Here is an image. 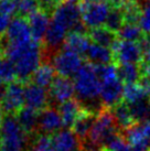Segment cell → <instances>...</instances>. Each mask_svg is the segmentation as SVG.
Masks as SVG:
<instances>
[{
    "instance_id": "1",
    "label": "cell",
    "mask_w": 150,
    "mask_h": 151,
    "mask_svg": "<svg viewBox=\"0 0 150 151\" xmlns=\"http://www.w3.org/2000/svg\"><path fill=\"white\" fill-rule=\"evenodd\" d=\"M4 52L6 56L9 58L14 64L17 71L18 81L27 84L35 70L41 65L44 58L43 46L41 43L31 41L23 45H4Z\"/></svg>"
},
{
    "instance_id": "2",
    "label": "cell",
    "mask_w": 150,
    "mask_h": 151,
    "mask_svg": "<svg viewBox=\"0 0 150 151\" xmlns=\"http://www.w3.org/2000/svg\"><path fill=\"white\" fill-rule=\"evenodd\" d=\"M73 80L75 94L84 107H86L87 104L93 105L100 98L102 83L98 76L96 75L93 64H84L82 68L77 72V74L73 77Z\"/></svg>"
},
{
    "instance_id": "3",
    "label": "cell",
    "mask_w": 150,
    "mask_h": 151,
    "mask_svg": "<svg viewBox=\"0 0 150 151\" xmlns=\"http://www.w3.org/2000/svg\"><path fill=\"white\" fill-rule=\"evenodd\" d=\"M1 151H29L31 137L22 129L16 115H7L0 126Z\"/></svg>"
},
{
    "instance_id": "4",
    "label": "cell",
    "mask_w": 150,
    "mask_h": 151,
    "mask_svg": "<svg viewBox=\"0 0 150 151\" xmlns=\"http://www.w3.org/2000/svg\"><path fill=\"white\" fill-rule=\"evenodd\" d=\"M79 6L82 13V21L88 29L104 25L110 11V6L107 1L82 0Z\"/></svg>"
},
{
    "instance_id": "5",
    "label": "cell",
    "mask_w": 150,
    "mask_h": 151,
    "mask_svg": "<svg viewBox=\"0 0 150 151\" xmlns=\"http://www.w3.org/2000/svg\"><path fill=\"white\" fill-rule=\"evenodd\" d=\"M53 66L58 75L74 77L84 64V58L72 51L63 49L53 56Z\"/></svg>"
},
{
    "instance_id": "6",
    "label": "cell",
    "mask_w": 150,
    "mask_h": 151,
    "mask_svg": "<svg viewBox=\"0 0 150 151\" xmlns=\"http://www.w3.org/2000/svg\"><path fill=\"white\" fill-rule=\"evenodd\" d=\"M2 38L4 40V44L0 42L2 47L6 44L23 45V44H28L31 41H33L28 19L20 17V16L13 18L9 24L7 32Z\"/></svg>"
},
{
    "instance_id": "7",
    "label": "cell",
    "mask_w": 150,
    "mask_h": 151,
    "mask_svg": "<svg viewBox=\"0 0 150 151\" xmlns=\"http://www.w3.org/2000/svg\"><path fill=\"white\" fill-rule=\"evenodd\" d=\"M114 54V63H136L140 64L142 60V50L138 42L117 40L112 47Z\"/></svg>"
},
{
    "instance_id": "8",
    "label": "cell",
    "mask_w": 150,
    "mask_h": 151,
    "mask_svg": "<svg viewBox=\"0 0 150 151\" xmlns=\"http://www.w3.org/2000/svg\"><path fill=\"white\" fill-rule=\"evenodd\" d=\"M25 86L20 81L9 83L7 93L1 101V106L7 115H16L25 105Z\"/></svg>"
},
{
    "instance_id": "9",
    "label": "cell",
    "mask_w": 150,
    "mask_h": 151,
    "mask_svg": "<svg viewBox=\"0 0 150 151\" xmlns=\"http://www.w3.org/2000/svg\"><path fill=\"white\" fill-rule=\"evenodd\" d=\"M67 33H69V30L64 25H62L54 19H52L42 42L44 55H49L53 53L54 51L58 50L61 45L64 44Z\"/></svg>"
},
{
    "instance_id": "10",
    "label": "cell",
    "mask_w": 150,
    "mask_h": 151,
    "mask_svg": "<svg viewBox=\"0 0 150 151\" xmlns=\"http://www.w3.org/2000/svg\"><path fill=\"white\" fill-rule=\"evenodd\" d=\"M75 95L74 81L70 77L56 75L54 81L49 87V96L50 103L53 101L55 104H62L64 101L72 99Z\"/></svg>"
},
{
    "instance_id": "11",
    "label": "cell",
    "mask_w": 150,
    "mask_h": 151,
    "mask_svg": "<svg viewBox=\"0 0 150 151\" xmlns=\"http://www.w3.org/2000/svg\"><path fill=\"white\" fill-rule=\"evenodd\" d=\"M25 105L37 111L45 109L50 105L49 91L32 82H28L25 86Z\"/></svg>"
},
{
    "instance_id": "12",
    "label": "cell",
    "mask_w": 150,
    "mask_h": 151,
    "mask_svg": "<svg viewBox=\"0 0 150 151\" xmlns=\"http://www.w3.org/2000/svg\"><path fill=\"white\" fill-rule=\"evenodd\" d=\"M124 86L125 84L120 82L118 77L103 82L100 94L102 105L107 108H112L116 104L120 103L124 98Z\"/></svg>"
},
{
    "instance_id": "13",
    "label": "cell",
    "mask_w": 150,
    "mask_h": 151,
    "mask_svg": "<svg viewBox=\"0 0 150 151\" xmlns=\"http://www.w3.org/2000/svg\"><path fill=\"white\" fill-rule=\"evenodd\" d=\"M62 128H64V126L58 109L49 106L45 109L39 111V122H38L39 134L52 136L55 132L60 131Z\"/></svg>"
},
{
    "instance_id": "14",
    "label": "cell",
    "mask_w": 150,
    "mask_h": 151,
    "mask_svg": "<svg viewBox=\"0 0 150 151\" xmlns=\"http://www.w3.org/2000/svg\"><path fill=\"white\" fill-rule=\"evenodd\" d=\"M54 151H82V143L72 129H61L51 136Z\"/></svg>"
},
{
    "instance_id": "15",
    "label": "cell",
    "mask_w": 150,
    "mask_h": 151,
    "mask_svg": "<svg viewBox=\"0 0 150 151\" xmlns=\"http://www.w3.org/2000/svg\"><path fill=\"white\" fill-rule=\"evenodd\" d=\"M49 13L39 9L38 11L32 13L28 19L30 24V30L32 34V40L35 42L42 43L43 39L45 37V33L48 31L49 24H50V19H49Z\"/></svg>"
},
{
    "instance_id": "16",
    "label": "cell",
    "mask_w": 150,
    "mask_h": 151,
    "mask_svg": "<svg viewBox=\"0 0 150 151\" xmlns=\"http://www.w3.org/2000/svg\"><path fill=\"white\" fill-rule=\"evenodd\" d=\"M91 44H92V40L88 37V33L70 31L65 38L63 49L72 51L84 58V54L86 53V51Z\"/></svg>"
},
{
    "instance_id": "17",
    "label": "cell",
    "mask_w": 150,
    "mask_h": 151,
    "mask_svg": "<svg viewBox=\"0 0 150 151\" xmlns=\"http://www.w3.org/2000/svg\"><path fill=\"white\" fill-rule=\"evenodd\" d=\"M96 117H97V113L84 107L79 117L76 118L74 125L72 127V130L81 141L87 138L88 134L96 120Z\"/></svg>"
},
{
    "instance_id": "18",
    "label": "cell",
    "mask_w": 150,
    "mask_h": 151,
    "mask_svg": "<svg viewBox=\"0 0 150 151\" xmlns=\"http://www.w3.org/2000/svg\"><path fill=\"white\" fill-rule=\"evenodd\" d=\"M84 106L79 99H69L58 105V113L62 118L63 126L65 129H72L76 118L79 117L81 111L83 110Z\"/></svg>"
},
{
    "instance_id": "19",
    "label": "cell",
    "mask_w": 150,
    "mask_h": 151,
    "mask_svg": "<svg viewBox=\"0 0 150 151\" xmlns=\"http://www.w3.org/2000/svg\"><path fill=\"white\" fill-rule=\"evenodd\" d=\"M84 60L93 65H104L114 63V54L112 49L92 42L86 53L84 54Z\"/></svg>"
},
{
    "instance_id": "20",
    "label": "cell",
    "mask_w": 150,
    "mask_h": 151,
    "mask_svg": "<svg viewBox=\"0 0 150 151\" xmlns=\"http://www.w3.org/2000/svg\"><path fill=\"white\" fill-rule=\"evenodd\" d=\"M18 122L30 137H33L34 134H39L38 131V122H39V111L30 107H22L16 114Z\"/></svg>"
},
{
    "instance_id": "21",
    "label": "cell",
    "mask_w": 150,
    "mask_h": 151,
    "mask_svg": "<svg viewBox=\"0 0 150 151\" xmlns=\"http://www.w3.org/2000/svg\"><path fill=\"white\" fill-rule=\"evenodd\" d=\"M87 33L93 43H96V44L105 46V47H109V49H112L118 40L116 32L106 28L105 25L92 28L88 30Z\"/></svg>"
},
{
    "instance_id": "22",
    "label": "cell",
    "mask_w": 150,
    "mask_h": 151,
    "mask_svg": "<svg viewBox=\"0 0 150 151\" xmlns=\"http://www.w3.org/2000/svg\"><path fill=\"white\" fill-rule=\"evenodd\" d=\"M56 75H58V73L55 71L53 64L44 62L38 67L35 72L32 74L30 82H32L43 88H49L52 84V82L56 77Z\"/></svg>"
},
{
    "instance_id": "23",
    "label": "cell",
    "mask_w": 150,
    "mask_h": 151,
    "mask_svg": "<svg viewBox=\"0 0 150 151\" xmlns=\"http://www.w3.org/2000/svg\"><path fill=\"white\" fill-rule=\"evenodd\" d=\"M110 109H112V113L114 115V117L116 119L117 126L119 128V131L127 129L128 127H130L131 125H133L136 122L133 120L129 105L125 101H121L120 103L116 104Z\"/></svg>"
},
{
    "instance_id": "24",
    "label": "cell",
    "mask_w": 150,
    "mask_h": 151,
    "mask_svg": "<svg viewBox=\"0 0 150 151\" xmlns=\"http://www.w3.org/2000/svg\"><path fill=\"white\" fill-rule=\"evenodd\" d=\"M117 76L124 84L137 83L141 77V68L140 64L136 63H124L116 64Z\"/></svg>"
},
{
    "instance_id": "25",
    "label": "cell",
    "mask_w": 150,
    "mask_h": 151,
    "mask_svg": "<svg viewBox=\"0 0 150 151\" xmlns=\"http://www.w3.org/2000/svg\"><path fill=\"white\" fill-rule=\"evenodd\" d=\"M148 95H149L148 92L138 82L131 83V84H125L123 101H125L127 104H133L148 98Z\"/></svg>"
},
{
    "instance_id": "26",
    "label": "cell",
    "mask_w": 150,
    "mask_h": 151,
    "mask_svg": "<svg viewBox=\"0 0 150 151\" xmlns=\"http://www.w3.org/2000/svg\"><path fill=\"white\" fill-rule=\"evenodd\" d=\"M121 10H123L125 23L139 24V20L142 12V7L139 1H125L121 7Z\"/></svg>"
},
{
    "instance_id": "27",
    "label": "cell",
    "mask_w": 150,
    "mask_h": 151,
    "mask_svg": "<svg viewBox=\"0 0 150 151\" xmlns=\"http://www.w3.org/2000/svg\"><path fill=\"white\" fill-rule=\"evenodd\" d=\"M128 105L135 122H150V103L148 98Z\"/></svg>"
},
{
    "instance_id": "28",
    "label": "cell",
    "mask_w": 150,
    "mask_h": 151,
    "mask_svg": "<svg viewBox=\"0 0 150 151\" xmlns=\"http://www.w3.org/2000/svg\"><path fill=\"white\" fill-rule=\"evenodd\" d=\"M144 31L137 23H124L120 29L117 31V37L124 41H135L138 42L142 37Z\"/></svg>"
},
{
    "instance_id": "29",
    "label": "cell",
    "mask_w": 150,
    "mask_h": 151,
    "mask_svg": "<svg viewBox=\"0 0 150 151\" xmlns=\"http://www.w3.org/2000/svg\"><path fill=\"white\" fill-rule=\"evenodd\" d=\"M17 80V71L13 62L7 56H0V81L8 84Z\"/></svg>"
},
{
    "instance_id": "30",
    "label": "cell",
    "mask_w": 150,
    "mask_h": 151,
    "mask_svg": "<svg viewBox=\"0 0 150 151\" xmlns=\"http://www.w3.org/2000/svg\"><path fill=\"white\" fill-rule=\"evenodd\" d=\"M29 151H54L51 136L44 134H34L31 137Z\"/></svg>"
},
{
    "instance_id": "31",
    "label": "cell",
    "mask_w": 150,
    "mask_h": 151,
    "mask_svg": "<svg viewBox=\"0 0 150 151\" xmlns=\"http://www.w3.org/2000/svg\"><path fill=\"white\" fill-rule=\"evenodd\" d=\"M124 23H125V20H124V14H123L121 8L110 7V11L104 24L105 27L117 33V31L120 29Z\"/></svg>"
},
{
    "instance_id": "32",
    "label": "cell",
    "mask_w": 150,
    "mask_h": 151,
    "mask_svg": "<svg viewBox=\"0 0 150 151\" xmlns=\"http://www.w3.org/2000/svg\"><path fill=\"white\" fill-rule=\"evenodd\" d=\"M40 9L38 0H19L17 14L23 18H29L32 13Z\"/></svg>"
},
{
    "instance_id": "33",
    "label": "cell",
    "mask_w": 150,
    "mask_h": 151,
    "mask_svg": "<svg viewBox=\"0 0 150 151\" xmlns=\"http://www.w3.org/2000/svg\"><path fill=\"white\" fill-rule=\"evenodd\" d=\"M141 7L142 12L139 20V27L141 28L144 33L150 34V0H144Z\"/></svg>"
},
{
    "instance_id": "34",
    "label": "cell",
    "mask_w": 150,
    "mask_h": 151,
    "mask_svg": "<svg viewBox=\"0 0 150 151\" xmlns=\"http://www.w3.org/2000/svg\"><path fill=\"white\" fill-rule=\"evenodd\" d=\"M18 11V2L14 0H0V13L11 17Z\"/></svg>"
},
{
    "instance_id": "35",
    "label": "cell",
    "mask_w": 150,
    "mask_h": 151,
    "mask_svg": "<svg viewBox=\"0 0 150 151\" xmlns=\"http://www.w3.org/2000/svg\"><path fill=\"white\" fill-rule=\"evenodd\" d=\"M64 1H66V0H38L40 9L45 11L49 14H52L54 12L55 9L61 4H63Z\"/></svg>"
},
{
    "instance_id": "36",
    "label": "cell",
    "mask_w": 150,
    "mask_h": 151,
    "mask_svg": "<svg viewBox=\"0 0 150 151\" xmlns=\"http://www.w3.org/2000/svg\"><path fill=\"white\" fill-rule=\"evenodd\" d=\"M10 22H11V20H10V17H9V16H6V14L0 13V39L6 34Z\"/></svg>"
},
{
    "instance_id": "37",
    "label": "cell",
    "mask_w": 150,
    "mask_h": 151,
    "mask_svg": "<svg viewBox=\"0 0 150 151\" xmlns=\"http://www.w3.org/2000/svg\"><path fill=\"white\" fill-rule=\"evenodd\" d=\"M140 65H142V66H149L150 65V46L148 49L142 51V60Z\"/></svg>"
},
{
    "instance_id": "38",
    "label": "cell",
    "mask_w": 150,
    "mask_h": 151,
    "mask_svg": "<svg viewBox=\"0 0 150 151\" xmlns=\"http://www.w3.org/2000/svg\"><path fill=\"white\" fill-rule=\"evenodd\" d=\"M7 88H8L7 83L0 81V101L4 99V95H6V93H7Z\"/></svg>"
},
{
    "instance_id": "39",
    "label": "cell",
    "mask_w": 150,
    "mask_h": 151,
    "mask_svg": "<svg viewBox=\"0 0 150 151\" xmlns=\"http://www.w3.org/2000/svg\"><path fill=\"white\" fill-rule=\"evenodd\" d=\"M140 68H141V75L142 74H146L150 77V65L149 66H142L140 65Z\"/></svg>"
},
{
    "instance_id": "40",
    "label": "cell",
    "mask_w": 150,
    "mask_h": 151,
    "mask_svg": "<svg viewBox=\"0 0 150 151\" xmlns=\"http://www.w3.org/2000/svg\"><path fill=\"white\" fill-rule=\"evenodd\" d=\"M4 109H2V106H1V104H0V126H1L2 120H4Z\"/></svg>"
},
{
    "instance_id": "41",
    "label": "cell",
    "mask_w": 150,
    "mask_h": 151,
    "mask_svg": "<svg viewBox=\"0 0 150 151\" xmlns=\"http://www.w3.org/2000/svg\"><path fill=\"white\" fill-rule=\"evenodd\" d=\"M2 53H4V49H2V46H1V44H0V56H1Z\"/></svg>"
},
{
    "instance_id": "42",
    "label": "cell",
    "mask_w": 150,
    "mask_h": 151,
    "mask_svg": "<svg viewBox=\"0 0 150 151\" xmlns=\"http://www.w3.org/2000/svg\"><path fill=\"white\" fill-rule=\"evenodd\" d=\"M91 1H105V0H91Z\"/></svg>"
},
{
    "instance_id": "43",
    "label": "cell",
    "mask_w": 150,
    "mask_h": 151,
    "mask_svg": "<svg viewBox=\"0 0 150 151\" xmlns=\"http://www.w3.org/2000/svg\"><path fill=\"white\" fill-rule=\"evenodd\" d=\"M0 151H1V138H0Z\"/></svg>"
},
{
    "instance_id": "44",
    "label": "cell",
    "mask_w": 150,
    "mask_h": 151,
    "mask_svg": "<svg viewBox=\"0 0 150 151\" xmlns=\"http://www.w3.org/2000/svg\"><path fill=\"white\" fill-rule=\"evenodd\" d=\"M148 99H149V103H150V93H149V95H148Z\"/></svg>"
},
{
    "instance_id": "45",
    "label": "cell",
    "mask_w": 150,
    "mask_h": 151,
    "mask_svg": "<svg viewBox=\"0 0 150 151\" xmlns=\"http://www.w3.org/2000/svg\"><path fill=\"white\" fill-rule=\"evenodd\" d=\"M14 1H17V2H18V1H19V0H14Z\"/></svg>"
},
{
    "instance_id": "46",
    "label": "cell",
    "mask_w": 150,
    "mask_h": 151,
    "mask_svg": "<svg viewBox=\"0 0 150 151\" xmlns=\"http://www.w3.org/2000/svg\"><path fill=\"white\" fill-rule=\"evenodd\" d=\"M149 151H150V150H149Z\"/></svg>"
}]
</instances>
